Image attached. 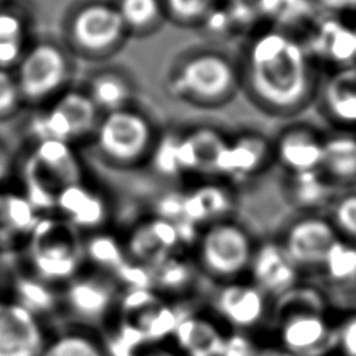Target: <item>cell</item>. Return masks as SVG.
I'll return each instance as SVG.
<instances>
[{
    "instance_id": "74e56055",
    "label": "cell",
    "mask_w": 356,
    "mask_h": 356,
    "mask_svg": "<svg viewBox=\"0 0 356 356\" xmlns=\"http://www.w3.org/2000/svg\"><path fill=\"white\" fill-rule=\"evenodd\" d=\"M164 14L179 24L204 21L213 11L216 0H161Z\"/></svg>"
},
{
    "instance_id": "ab89813d",
    "label": "cell",
    "mask_w": 356,
    "mask_h": 356,
    "mask_svg": "<svg viewBox=\"0 0 356 356\" xmlns=\"http://www.w3.org/2000/svg\"><path fill=\"white\" fill-rule=\"evenodd\" d=\"M113 277L121 289H153V270L143 263L128 259Z\"/></svg>"
},
{
    "instance_id": "8d00e7d4",
    "label": "cell",
    "mask_w": 356,
    "mask_h": 356,
    "mask_svg": "<svg viewBox=\"0 0 356 356\" xmlns=\"http://www.w3.org/2000/svg\"><path fill=\"white\" fill-rule=\"evenodd\" d=\"M330 221L341 238L356 243V192H348L334 202Z\"/></svg>"
},
{
    "instance_id": "e575fe53",
    "label": "cell",
    "mask_w": 356,
    "mask_h": 356,
    "mask_svg": "<svg viewBox=\"0 0 356 356\" xmlns=\"http://www.w3.org/2000/svg\"><path fill=\"white\" fill-rule=\"evenodd\" d=\"M115 7L129 31H147L154 26L164 14L161 0H118Z\"/></svg>"
},
{
    "instance_id": "e0dca14e",
    "label": "cell",
    "mask_w": 356,
    "mask_h": 356,
    "mask_svg": "<svg viewBox=\"0 0 356 356\" xmlns=\"http://www.w3.org/2000/svg\"><path fill=\"white\" fill-rule=\"evenodd\" d=\"M228 331L213 313L188 309L171 341L182 356H221Z\"/></svg>"
},
{
    "instance_id": "f546056e",
    "label": "cell",
    "mask_w": 356,
    "mask_h": 356,
    "mask_svg": "<svg viewBox=\"0 0 356 356\" xmlns=\"http://www.w3.org/2000/svg\"><path fill=\"white\" fill-rule=\"evenodd\" d=\"M97 110L104 113L128 107L134 88L127 76L115 71H103L90 79L86 92Z\"/></svg>"
},
{
    "instance_id": "f6af8a7d",
    "label": "cell",
    "mask_w": 356,
    "mask_h": 356,
    "mask_svg": "<svg viewBox=\"0 0 356 356\" xmlns=\"http://www.w3.org/2000/svg\"><path fill=\"white\" fill-rule=\"evenodd\" d=\"M22 56V38L0 40V68L10 67Z\"/></svg>"
},
{
    "instance_id": "5bb4252c",
    "label": "cell",
    "mask_w": 356,
    "mask_h": 356,
    "mask_svg": "<svg viewBox=\"0 0 356 356\" xmlns=\"http://www.w3.org/2000/svg\"><path fill=\"white\" fill-rule=\"evenodd\" d=\"M339 238L330 218L307 214L292 221L280 242L300 273H321L330 249Z\"/></svg>"
},
{
    "instance_id": "2e32d148",
    "label": "cell",
    "mask_w": 356,
    "mask_h": 356,
    "mask_svg": "<svg viewBox=\"0 0 356 356\" xmlns=\"http://www.w3.org/2000/svg\"><path fill=\"white\" fill-rule=\"evenodd\" d=\"M46 343L36 316L13 299L0 300V356H40Z\"/></svg>"
},
{
    "instance_id": "1f68e13d",
    "label": "cell",
    "mask_w": 356,
    "mask_h": 356,
    "mask_svg": "<svg viewBox=\"0 0 356 356\" xmlns=\"http://www.w3.org/2000/svg\"><path fill=\"white\" fill-rule=\"evenodd\" d=\"M103 339L108 356H138L149 345L143 331L132 320L121 316L107 327Z\"/></svg>"
},
{
    "instance_id": "b9f144b4",
    "label": "cell",
    "mask_w": 356,
    "mask_h": 356,
    "mask_svg": "<svg viewBox=\"0 0 356 356\" xmlns=\"http://www.w3.org/2000/svg\"><path fill=\"white\" fill-rule=\"evenodd\" d=\"M259 349L249 332L229 330L221 356H257Z\"/></svg>"
},
{
    "instance_id": "d6a6232c",
    "label": "cell",
    "mask_w": 356,
    "mask_h": 356,
    "mask_svg": "<svg viewBox=\"0 0 356 356\" xmlns=\"http://www.w3.org/2000/svg\"><path fill=\"white\" fill-rule=\"evenodd\" d=\"M124 248L129 260L143 263L150 267L167 254H170L164 250V248L156 238L147 220L138 222L131 229L127 239L124 241Z\"/></svg>"
},
{
    "instance_id": "836d02e7",
    "label": "cell",
    "mask_w": 356,
    "mask_h": 356,
    "mask_svg": "<svg viewBox=\"0 0 356 356\" xmlns=\"http://www.w3.org/2000/svg\"><path fill=\"white\" fill-rule=\"evenodd\" d=\"M321 273L335 284L356 280V243L339 238L330 249Z\"/></svg>"
},
{
    "instance_id": "d590c367",
    "label": "cell",
    "mask_w": 356,
    "mask_h": 356,
    "mask_svg": "<svg viewBox=\"0 0 356 356\" xmlns=\"http://www.w3.org/2000/svg\"><path fill=\"white\" fill-rule=\"evenodd\" d=\"M293 178V200L302 207H320L328 200V178L321 172V170L296 174Z\"/></svg>"
},
{
    "instance_id": "f35d334b",
    "label": "cell",
    "mask_w": 356,
    "mask_h": 356,
    "mask_svg": "<svg viewBox=\"0 0 356 356\" xmlns=\"http://www.w3.org/2000/svg\"><path fill=\"white\" fill-rule=\"evenodd\" d=\"M284 0H229V17L238 24H249L282 8Z\"/></svg>"
},
{
    "instance_id": "bcb514c9",
    "label": "cell",
    "mask_w": 356,
    "mask_h": 356,
    "mask_svg": "<svg viewBox=\"0 0 356 356\" xmlns=\"http://www.w3.org/2000/svg\"><path fill=\"white\" fill-rule=\"evenodd\" d=\"M22 38V24L21 21L10 14V13H0V40Z\"/></svg>"
},
{
    "instance_id": "5b68a950",
    "label": "cell",
    "mask_w": 356,
    "mask_h": 356,
    "mask_svg": "<svg viewBox=\"0 0 356 356\" xmlns=\"http://www.w3.org/2000/svg\"><path fill=\"white\" fill-rule=\"evenodd\" d=\"M228 140L209 127L195 128L182 136L161 140L154 153L156 167L168 175L197 172L221 175Z\"/></svg>"
},
{
    "instance_id": "603a6c76",
    "label": "cell",
    "mask_w": 356,
    "mask_h": 356,
    "mask_svg": "<svg viewBox=\"0 0 356 356\" xmlns=\"http://www.w3.org/2000/svg\"><path fill=\"white\" fill-rule=\"evenodd\" d=\"M39 221L38 210L26 196L0 193V248L14 245L22 236H31Z\"/></svg>"
},
{
    "instance_id": "7dc6e473",
    "label": "cell",
    "mask_w": 356,
    "mask_h": 356,
    "mask_svg": "<svg viewBox=\"0 0 356 356\" xmlns=\"http://www.w3.org/2000/svg\"><path fill=\"white\" fill-rule=\"evenodd\" d=\"M138 356H182L181 352L174 346H170L167 342L161 343H149L146 345Z\"/></svg>"
},
{
    "instance_id": "60d3db41",
    "label": "cell",
    "mask_w": 356,
    "mask_h": 356,
    "mask_svg": "<svg viewBox=\"0 0 356 356\" xmlns=\"http://www.w3.org/2000/svg\"><path fill=\"white\" fill-rule=\"evenodd\" d=\"M163 300L164 299L154 289H121L118 298V316L131 318Z\"/></svg>"
},
{
    "instance_id": "c3c4849f",
    "label": "cell",
    "mask_w": 356,
    "mask_h": 356,
    "mask_svg": "<svg viewBox=\"0 0 356 356\" xmlns=\"http://www.w3.org/2000/svg\"><path fill=\"white\" fill-rule=\"evenodd\" d=\"M328 13H350L356 11V0H317Z\"/></svg>"
},
{
    "instance_id": "8992f818",
    "label": "cell",
    "mask_w": 356,
    "mask_h": 356,
    "mask_svg": "<svg viewBox=\"0 0 356 356\" xmlns=\"http://www.w3.org/2000/svg\"><path fill=\"white\" fill-rule=\"evenodd\" d=\"M31 261L39 278L50 284H67L79 274L82 242L60 221L39 218L31 234Z\"/></svg>"
},
{
    "instance_id": "4dcf8cb0",
    "label": "cell",
    "mask_w": 356,
    "mask_h": 356,
    "mask_svg": "<svg viewBox=\"0 0 356 356\" xmlns=\"http://www.w3.org/2000/svg\"><path fill=\"white\" fill-rule=\"evenodd\" d=\"M82 256L92 268L111 275L128 260L124 242L102 231H93L82 242Z\"/></svg>"
},
{
    "instance_id": "7a4b0ae2",
    "label": "cell",
    "mask_w": 356,
    "mask_h": 356,
    "mask_svg": "<svg viewBox=\"0 0 356 356\" xmlns=\"http://www.w3.org/2000/svg\"><path fill=\"white\" fill-rule=\"evenodd\" d=\"M254 249L245 227L222 218L200 229L192 260L199 274L218 285L248 278Z\"/></svg>"
},
{
    "instance_id": "cb8c5ba5",
    "label": "cell",
    "mask_w": 356,
    "mask_h": 356,
    "mask_svg": "<svg viewBox=\"0 0 356 356\" xmlns=\"http://www.w3.org/2000/svg\"><path fill=\"white\" fill-rule=\"evenodd\" d=\"M153 289L161 296H184L195 288L199 271L193 263L181 253H170L152 266Z\"/></svg>"
},
{
    "instance_id": "44dd1931",
    "label": "cell",
    "mask_w": 356,
    "mask_h": 356,
    "mask_svg": "<svg viewBox=\"0 0 356 356\" xmlns=\"http://www.w3.org/2000/svg\"><path fill=\"white\" fill-rule=\"evenodd\" d=\"M271 152L270 143L260 135L246 134L228 143L221 175L243 178L259 171Z\"/></svg>"
},
{
    "instance_id": "484cf974",
    "label": "cell",
    "mask_w": 356,
    "mask_h": 356,
    "mask_svg": "<svg viewBox=\"0 0 356 356\" xmlns=\"http://www.w3.org/2000/svg\"><path fill=\"white\" fill-rule=\"evenodd\" d=\"M318 56L341 67L352 65L356 60V31L338 21H325L313 38Z\"/></svg>"
},
{
    "instance_id": "7c38bea8",
    "label": "cell",
    "mask_w": 356,
    "mask_h": 356,
    "mask_svg": "<svg viewBox=\"0 0 356 356\" xmlns=\"http://www.w3.org/2000/svg\"><path fill=\"white\" fill-rule=\"evenodd\" d=\"M128 29L115 7L104 1L82 6L71 18L70 38L76 49L90 56L115 50L125 39Z\"/></svg>"
},
{
    "instance_id": "d6986e66",
    "label": "cell",
    "mask_w": 356,
    "mask_h": 356,
    "mask_svg": "<svg viewBox=\"0 0 356 356\" xmlns=\"http://www.w3.org/2000/svg\"><path fill=\"white\" fill-rule=\"evenodd\" d=\"M56 207L64 214L71 227L97 231L107 218L104 200L81 182L60 191Z\"/></svg>"
},
{
    "instance_id": "9c48e42d",
    "label": "cell",
    "mask_w": 356,
    "mask_h": 356,
    "mask_svg": "<svg viewBox=\"0 0 356 356\" xmlns=\"http://www.w3.org/2000/svg\"><path fill=\"white\" fill-rule=\"evenodd\" d=\"M121 288L111 274L96 271L78 274L70 280L61 295L67 312L81 325L93 327L118 316Z\"/></svg>"
},
{
    "instance_id": "3957f363",
    "label": "cell",
    "mask_w": 356,
    "mask_h": 356,
    "mask_svg": "<svg viewBox=\"0 0 356 356\" xmlns=\"http://www.w3.org/2000/svg\"><path fill=\"white\" fill-rule=\"evenodd\" d=\"M238 82V70L228 57L202 51L181 61L168 78V89L177 99L209 106L228 100Z\"/></svg>"
},
{
    "instance_id": "ffe728a7",
    "label": "cell",
    "mask_w": 356,
    "mask_h": 356,
    "mask_svg": "<svg viewBox=\"0 0 356 356\" xmlns=\"http://www.w3.org/2000/svg\"><path fill=\"white\" fill-rule=\"evenodd\" d=\"M232 207V196L218 184H203L182 193V220L203 228L225 218Z\"/></svg>"
},
{
    "instance_id": "7bdbcfd3",
    "label": "cell",
    "mask_w": 356,
    "mask_h": 356,
    "mask_svg": "<svg viewBox=\"0 0 356 356\" xmlns=\"http://www.w3.org/2000/svg\"><path fill=\"white\" fill-rule=\"evenodd\" d=\"M342 356H356V313L335 325V348Z\"/></svg>"
},
{
    "instance_id": "f1b7e54d",
    "label": "cell",
    "mask_w": 356,
    "mask_h": 356,
    "mask_svg": "<svg viewBox=\"0 0 356 356\" xmlns=\"http://www.w3.org/2000/svg\"><path fill=\"white\" fill-rule=\"evenodd\" d=\"M13 300L38 318L53 312L61 302L50 282L38 275H17L13 281Z\"/></svg>"
},
{
    "instance_id": "8fae6325",
    "label": "cell",
    "mask_w": 356,
    "mask_h": 356,
    "mask_svg": "<svg viewBox=\"0 0 356 356\" xmlns=\"http://www.w3.org/2000/svg\"><path fill=\"white\" fill-rule=\"evenodd\" d=\"M68 74L65 53L58 46L43 42L24 53L15 79L22 99L40 102L58 92L67 82Z\"/></svg>"
},
{
    "instance_id": "4fadbf2b",
    "label": "cell",
    "mask_w": 356,
    "mask_h": 356,
    "mask_svg": "<svg viewBox=\"0 0 356 356\" xmlns=\"http://www.w3.org/2000/svg\"><path fill=\"white\" fill-rule=\"evenodd\" d=\"M271 298L249 278L218 284L211 296V313L229 330L245 331L264 323Z\"/></svg>"
},
{
    "instance_id": "83f0119b",
    "label": "cell",
    "mask_w": 356,
    "mask_h": 356,
    "mask_svg": "<svg viewBox=\"0 0 356 356\" xmlns=\"http://www.w3.org/2000/svg\"><path fill=\"white\" fill-rule=\"evenodd\" d=\"M186 310L188 307L179 303L163 300L159 305L138 313L129 320L143 331L147 343H161L172 338L174 331Z\"/></svg>"
},
{
    "instance_id": "6da1fadb",
    "label": "cell",
    "mask_w": 356,
    "mask_h": 356,
    "mask_svg": "<svg viewBox=\"0 0 356 356\" xmlns=\"http://www.w3.org/2000/svg\"><path fill=\"white\" fill-rule=\"evenodd\" d=\"M245 81L263 107L288 113L303 106L313 89L306 49L282 31L257 35L248 47Z\"/></svg>"
},
{
    "instance_id": "4316f807",
    "label": "cell",
    "mask_w": 356,
    "mask_h": 356,
    "mask_svg": "<svg viewBox=\"0 0 356 356\" xmlns=\"http://www.w3.org/2000/svg\"><path fill=\"white\" fill-rule=\"evenodd\" d=\"M321 172L328 179L350 182L356 179V136L335 134L324 138Z\"/></svg>"
},
{
    "instance_id": "d4e9b609",
    "label": "cell",
    "mask_w": 356,
    "mask_h": 356,
    "mask_svg": "<svg viewBox=\"0 0 356 356\" xmlns=\"http://www.w3.org/2000/svg\"><path fill=\"white\" fill-rule=\"evenodd\" d=\"M40 356H108V353L103 334L93 327L81 325L47 339Z\"/></svg>"
},
{
    "instance_id": "277c9868",
    "label": "cell",
    "mask_w": 356,
    "mask_h": 356,
    "mask_svg": "<svg viewBox=\"0 0 356 356\" xmlns=\"http://www.w3.org/2000/svg\"><path fill=\"white\" fill-rule=\"evenodd\" d=\"M81 177V164L70 143L40 140L25 168L26 197L38 211L53 209L60 191L79 184Z\"/></svg>"
},
{
    "instance_id": "ac0fdd59",
    "label": "cell",
    "mask_w": 356,
    "mask_h": 356,
    "mask_svg": "<svg viewBox=\"0 0 356 356\" xmlns=\"http://www.w3.org/2000/svg\"><path fill=\"white\" fill-rule=\"evenodd\" d=\"M274 154L280 164L293 175L317 171L323 164L324 138L309 127H291L280 134Z\"/></svg>"
},
{
    "instance_id": "ba28073f",
    "label": "cell",
    "mask_w": 356,
    "mask_h": 356,
    "mask_svg": "<svg viewBox=\"0 0 356 356\" xmlns=\"http://www.w3.org/2000/svg\"><path fill=\"white\" fill-rule=\"evenodd\" d=\"M278 345L295 356H321L335 348V327L320 306L286 303L278 314Z\"/></svg>"
},
{
    "instance_id": "f907efd6",
    "label": "cell",
    "mask_w": 356,
    "mask_h": 356,
    "mask_svg": "<svg viewBox=\"0 0 356 356\" xmlns=\"http://www.w3.org/2000/svg\"><path fill=\"white\" fill-rule=\"evenodd\" d=\"M7 170H8V165H7V160H6V157H4V154H3V152L0 150V181L6 177V174H7Z\"/></svg>"
},
{
    "instance_id": "ee69618b",
    "label": "cell",
    "mask_w": 356,
    "mask_h": 356,
    "mask_svg": "<svg viewBox=\"0 0 356 356\" xmlns=\"http://www.w3.org/2000/svg\"><path fill=\"white\" fill-rule=\"evenodd\" d=\"M21 99L15 76L6 68H0V115L14 111Z\"/></svg>"
},
{
    "instance_id": "52a82bcc",
    "label": "cell",
    "mask_w": 356,
    "mask_h": 356,
    "mask_svg": "<svg viewBox=\"0 0 356 356\" xmlns=\"http://www.w3.org/2000/svg\"><path fill=\"white\" fill-rule=\"evenodd\" d=\"M96 146L110 161L129 165L143 159L153 145L150 121L129 107L104 113L95 129Z\"/></svg>"
},
{
    "instance_id": "7402d4cb",
    "label": "cell",
    "mask_w": 356,
    "mask_h": 356,
    "mask_svg": "<svg viewBox=\"0 0 356 356\" xmlns=\"http://www.w3.org/2000/svg\"><path fill=\"white\" fill-rule=\"evenodd\" d=\"M323 100L328 114L338 122L356 125V67L338 68L325 82Z\"/></svg>"
},
{
    "instance_id": "9a60e30c",
    "label": "cell",
    "mask_w": 356,
    "mask_h": 356,
    "mask_svg": "<svg viewBox=\"0 0 356 356\" xmlns=\"http://www.w3.org/2000/svg\"><path fill=\"white\" fill-rule=\"evenodd\" d=\"M300 270L291 260L280 241L256 245L248 278L270 298H284L295 289Z\"/></svg>"
},
{
    "instance_id": "30bf717a",
    "label": "cell",
    "mask_w": 356,
    "mask_h": 356,
    "mask_svg": "<svg viewBox=\"0 0 356 356\" xmlns=\"http://www.w3.org/2000/svg\"><path fill=\"white\" fill-rule=\"evenodd\" d=\"M97 111L88 93L68 90L33 120L32 128L40 140L71 143L96 129Z\"/></svg>"
},
{
    "instance_id": "681fc988",
    "label": "cell",
    "mask_w": 356,
    "mask_h": 356,
    "mask_svg": "<svg viewBox=\"0 0 356 356\" xmlns=\"http://www.w3.org/2000/svg\"><path fill=\"white\" fill-rule=\"evenodd\" d=\"M257 356H295L291 352H288L286 349L281 348L280 345H270V346H264L259 349Z\"/></svg>"
}]
</instances>
